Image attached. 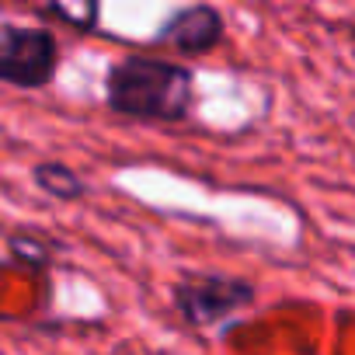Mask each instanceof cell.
I'll list each match as a JSON object with an SVG mask.
<instances>
[{
    "mask_svg": "<svg viewBox=\"0 0 355 355\" xmlns=\"http://www.w3.org/2000/svg\"><path fill=\"white\" fill-rule=\"evenodd\" d=\"M105 105L132 122H189L196 108V73L164 56L129 53L105 73Z\"/></svg>",
    "mask_w": 355,
    "mask_h": 355,
    "instance_id": "cell-1",
    "label": "cell"
},
{
    "mask_svg": "<svg viewBox=\"0 0 355 355\" xmlns=\"http://www.w3.org/2000/svg\"><path fill=\"white\" fill-rule=\"evenodd\" d=\"M39 15L56 18V21H67V25L77 28V32H94V28H98V4H87L84 11H70V8H63V4H49V8H42Z\"/></svg>",
    "mask_w": 355,
    "mask_h": 355,
    "instance_id": "cell-6",
    "label": "cell"
},
{
    "mask_svg": "<svg viewBox=\"0 0 355 355\" xmlns=\"http://www.w3.org/2000/svg\"><path fill=\"white\" fill-rule=\"evenodd\" d=\"M32 182L42 196H49L56 202H77L87 196V182L63 160H39L32 167Z\"/></svg>",
    "mask_w": 355,
    "mask_h": 355,
    "instance_id": "cell-5",
    "label": "cell"
},
{
    "mask_svg": "<svg viewBox=\"0 0 355 355\" xmlns=\"http://www.w3.org/2000/svg\"><path fill=\"white\" fill-rule=\"evenodd\" d=\"M258 289L251 279L223 275V272H189L174 282L171 303L189 327H213L227 317L254 306Z\"/></svg>",
    "mask_w": 355,
    "mask_h": 355,
    "instance_id": "cell-2",
    "label": "cell"
},
{
    "mask_svg": "<svg viewBox=\"0 0 355 355\" xmlns=\"http://www.w3.org/2000/svg\"><path fill=\"white\" fill-rule=\"evenodd\" d=\"M227 39V21L213 4H192V8H178L153 35L157 46H167L182 56H202L213 53Z\"/></svg>",
    "mask_w": 355,
    "mask_h": 355,
    "instance_id": "cell-4",
    "label": "cell"
},
{
    "mask_svg": "<svg viewBox=\"0 0 355 355\" xmlns=\"http://www.w3.org/2000/svg\"><path fill=\"white\" fill-rule=\"evenodd\" d=\"M60 39L53 28L0 25V84L18 91H42L56 80Z\"/></svg>",
    "mask_w": 355,
    "mask_h": 355,
    "instance_id": "cell-3",
    "label": "cell"
},
{
    "mask_svg": "<svg viewBox=\"0 0 355 355\" xmlns=\"http://www.w3.org/2000/svg\"><path fill=\"white\" fill-rule=\"evenodd\" d=\"M11 254L18 261H28V265H39V268L49 261V248L42 241H35V237H25V234H15L11 237Z\"/></svg>",
    "mask_w": 355,
    "mask_h": 355,
    "instance_id": "cell-7",
    "label": "cell"
}]
</instances>
